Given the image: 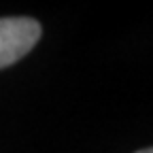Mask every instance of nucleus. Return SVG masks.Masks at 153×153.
<instances>
[{"label":"nucleus","mask_w":153,"mask_h":153,"mask_svg":"<svg viewBox=\"0 0 153 153\" xmlns=\"http://www.w3.org/2000/svg\"><path fill=\"white\" fill-rule=\"evenodd\" d=\"M43 30L30 17H2L0 19V68L13 66L28 55L38 43Z\"/></svg>","instance_id":"nucleus-1"},{"label":"nucleus","mask_w":153,"mask_h":153,"mask_svg":"<svg viewBox=\"0 0 153 153\" xmlns=\"http://www.w3.org/2000/svg\"><path fill=\"white\" fill-rule=\"evenodd\" d=\"M136 153H153V147H151V149H140V151H136Z\"/></svg>","instance_id":"nucleus-2"}]
</instances>
